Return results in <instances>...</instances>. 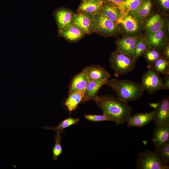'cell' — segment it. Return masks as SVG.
I'll list each match as a JSON object with an SVG mask.
<instances>
[{
    "label": "cell",
    "mask_w": 169,
    "mask_h": 169,
    "mask_svg": "<svg viewBox=\"0 0 169 169\" xmlns=\"http://www.w3.org/2000/svg\"><path fill=\"white\" fill-rule=\"evenodd\" d=\"M79 121V118H74L69 117L62 121L59 125L55 127H44L43 128L52 130L56 132L61 133L64 132V130L69 126L78 123Z\"/></svg>",
    "instance_id": "484cf974"
},
{
    "label": "cell",
    "mask_w": 169,
    "mask_h": 169,
    "mask_svg": "<svg viewBox=\"0 0 169 169\" xmlns=\"http://www.w3.org/2000/svg\"><path fill=\"white\" fill-rule=\"evenodd\" d=\"M164 33L163 28L149 35H147L146 40L149 48L158 49L164 47Z\"/></svg>",
    "instance_id": "7402d4cb"
},
{
    "label": "cell",
    "mask_w": 169,
    "mask_h": 169,
    "mask_svg": "<svg viewBox=\"0 0 169 169\" xmlns=\"http://www.w3.org/2000/svg\"><path fill=\"white\" fill-rule=\"evenodd\" d=\"M152 6L151 0H144L135 11L130 13L134 17L140 20L145 18L150 13Z\"/></svg>",
    "instance_id": "cb8c5ba5"
},
{
    "label": "cell",
    "mask_w": 169,
    "mask_h": 169,
    "mask_svg": "<svg viewBox=\"0 0 169 169\" xmlns=\"http://www.w3.org/2000/svg\"><path fill=\"white\" fill-rule=\"evenodd\" d=\"M163 54L164 56V58L168 60L169 59V46L167 45L164 48Z\"/></svg>",
    "instance_id": "836d02e7"
},
{
    "label": "cell",
    "mask_w": 169,
    "mask_h": 169,
    "mask_svg": "<svg viewBox=\"0 0 169 169\" xmlns=\"http://www.w3.org/2000/svg\"><path fill=\"white\" fill-rule=\"evenodd\" d=\"M60 36L70 42H75L82 38L85 34L75 25L71 24L64 29L58 31Z\"/></svg>",
    "instance_id": "e0dca14e"
},
{
    "label": "cell",
    "mask_w": 169,
    "mask_h": 169,
    "mask_svg": "<svg viewBox=\"0 0 169 169\" xmlns=\"http://www.w3.org/2000/svg\"><path fill=\"white\" fill-rule=\"evenodd\" d=\"M143 0H123L116 5L119 9L121 14H123L135 11L140 7Z\"/></svg>",
    "instance_id": "603a6c76"
},
{
    "label": "cell",
    "mask_w": 169,
    "mask_h": 169,
    "mask_svg": "<svg viewBox=\"0 0 169 169\" xmlns=\"http://www.w3.org/2000/svg\"><path fill=\"white\" fill-rule=\"evenodd\" d=\"M105 85L115 93L119 99L127 103L138 100L145 90L141 83L128 80L111 79Z\"/></svg>",
    "instance_id": "7a4b0ae2"
},
{
    "label": "cell",
    "mask_w": 169,
    "mask_h": 169,
    "mask_svg": "<svg viewBox=\"0 0 169 169\" xmlns=\"http://www.w3.org/2000/svg\"><path fill=\"white\" fill-rule=\"evenodd\" d=\"M108 80H96L89 82L85 89L84 97L81 102L84 103L93 100L98 95V93L101 88L105 84Z\"/></svg>",
    "instance_id": "5bb4252c"
},
{
    "label": "cell",
    "mask_w": 169,
    "mask_h": 169,
    "mask_svg": "<svg viewBox=\"0 0 169 169\" xmlns=\"http://www.w3.org/2000/svg\"><path fill=\"white\" fill-rule=\"evenodd\" d=\"M85 89L74 92L68 95L64 105L70 113L75 110L84 97Z\"/></svg>",
    "instance_id": "ffe728a7"
},
{
    "label": "cell",
    "mask_w": 169,
    "mask_h": 169,
    "mask_svg": "<svg viewBox=\"0 0 169 169\" xmlns=\"http://www.w3.org/2000/svg\"><path fill=\"white\" fill-rule=\"evenodd\" d=\"M58 26V31L62 30L72 24L75 14L70 10L62 8L57 9L53 13Z\"/></svg>",
    "instance_id": "ba28073f"
},
{
    "label": "cell",
    "mask_w": 169,
    "mask_h": 169,
    "mask_svg": "<svg viewBox=\"0 0 169 169\" xmlns=\"http://www.w3.org/2000/svg\"><path fill=\"white\" fill-rule=\"evenodd\" d=\"M89 81L86 73L83 69L72 79L69 86L68 95L74 92L85 89Z\"/></svg>",
    "instance_id": "2e32d148"
},
{
    "label": "cell",
    "mask_w": 169,
    "mask_h": 169,
    "mask_svg": "<svg viewBox=\"0 0 169 169\" xmlns=\"http://www.w3.org/2000/svg\"><path fill=\"white\" fill-rule=\"evenodd\" d=\"M84 117L86 120L93 122L109 121H113V120L110 117L103 114L102 115L86 114Z\"/></svg>",
    "instance_id": "4dcf8cb0"
},
{
    "label": "cell",
    "mask_w": 169,
    "mask_h": 169,
    "mask_svg": "<svg viewBox=\"0 0 169 169\" xmlns=\"http://www.w3.org/2000/svg\"><path fill=\"white\" fill-rule=\"evenodd\" d=\"M103 2L82 1L78 8L77 13L95 15L100 11Z\"/></svg>",
    "instance_id": "d6986e66"
},
{
    "label": "cell",
    "mask_w": 169,
    "mask_h": 169,
    "mask_svg": "<svg viewBox=\"0 0 169 169\" xmlns=\"http://www.w3.org/2000/svg\"><path fill=\"white\" fill-rule=\"evenodd\" d=\"M100 11L116 24L121 13L116 4L110 1H104Z\"/></svg>",
    "instance_id": "ac0fdd59"
},
{
    "label": "cell",
    "mask_w": 169,
    "mask_h": 169,
    "mask_svg": "<svg viewBox=\"0 0 169 169\" xmlns=\"http://www.w3.org/2000/svg\"><path fill=\"white\" fill-rule=\"evenodd\" d=\"M158 49L155 48H149L144 54L148 62V69L151 68L156 60L162 57Z\"/></svg>",
    "instance_id": "83f0119b"
},
{
    "label": "cell",
    "mask_w": 169,
    "mask_h": 169,
    "mask_svg": "<svg viewBox=\"0 0 169 169\" xmlns=\"http://www.w3.org/2000/svg\"><path fill=\"white\" fill-rule=\"evenodd\" d=\"M153 121L156 126L169 125V98L163 97L154 110Z\"/></svg>",
    "instance_id": "52a82bcc"
},
{
    "label": "cell",
    "mask_w": 169,
    "mask_h": 169,
    "mask_svg": "<svg viewBox=\"0 0 169 169\" xmlns=\"http://www.w3.org/2000/svg\"><path fill=\"white\" fill-rule=\"evenodd\" d=\"M154 151L164 163L168 165L169 163V141L156 147Z\"/></svg>",
    "instance_id": "4316f807"
},
{
    "label": "cell",
    "mask_w": 169,
    "mask_h": 169,
    "mask_svg": "<svg viewBox=\"0 0 169 169\" xmlns=\"http://www.w3.org/2000/svg\"><path fill=\"white\" fill-rule=\"evenodd\" d=\"M136 168L168 169L169 166L164 163L154 151L146 150L139 154Z\"/></svg>",
    "instance_id": "277c9868"
},
{
    "label": "cell",
    "mask_w": 169,
    "mask_h": 169,
    "mask_svg": "<svg viewBox=\"0 0 169 169\" xmlns=\"http://www.w3.org/2000/svg\"><path fill=\"white\" fill-rule=\"evenodd\" d=\"M141 84L145 90L151 94L163 90L164 83L162 79L151 68L148 69L142 74Z\"/></svg>",
    "instance_id": "8992f818"
},
{
    "label": "cell",
    "mask_w": 169,
    "mask_h": 169,
    "mask_svg": "<svg viewBox=\"0 0 169 169\" xmlns=\"http://www.w3.org/2000/svg\"><path fill=\"white\" fill-rule=\"evenodd\" d=\"M123 0H104V1H110L115 4H116L121 2Z\"/></svg>",
    "instance_id": "e575fe53"
},
{
    "label": "cell",
    "mask_w": 169,
    "mask_h": 169,
    "mask_svg": "<svg viewBox=\"0 0 169 169\" xmlns=\"http://www.w3.org/2000/svg\"><path fill=\"white\" fill-rule=\"evenodd\" d=\"M159 5L163 8L168 10L169 9V0H157Z\"/></svg>",
    "instance_id": "1f68e13d"
},
{
    "label": "cell",
    "mask_w": 169,
    "mask_h": 169,
    "mask_svg": "<svg viewBox=\"0 0 169 169\" xmlns=\"http://www.w3.org/2000/svg\"><path fill=\"white\" fill-rule=\"evenodd\" d=\"M149 48L146 40L142 39H138L135 47L133 58L136 61Z\"/></svg>",
    "instance_id": "f1b7e54d"
},
{
    "label": "cell",
    "mask_w": 169,
    "mask_h": 169,
    "mask_svg": "<svg viewBox=\"0 0 169 169\" xmlns=\"http://www.w3.org/2000/svg\"><path fill=\"white\" fill-rule=\"evenodd\" d=\"M85 70L89 81L103 79L109 80L110 74L104 67L97 65L87 66Z\"/></svg>",
    "instance_id": "7c38bea8"
},
{
    "label": "cell",
    "mask_w": 169,
    "mask_h": 169,
    "mask_svg": "<svg viewBox=\"0 0 169 169\" xmlns=\"http://www.w3.org/2000/svg\"><path fill=\"white\" fill-rule=\"evenodd\" d=\"M165 82H163V90L169 89V74L165 75Z\"/></svg>",
    "instance_id": "d6a6232c"
},
{
    "label": "cell",
    "mask_w": 169,
    "mask_h": 169,
    "mask_svg": "<svg viewBox=\"0 0 169 169\" xmlns=\"http://www.w3.org/2000/svg\"><path fill=\"white\" fill-rule=\"evenodd\" d=\"M149 105L152 107L154 108L155 109L156 108L157 105H158V102L157 103H149Z\"/></svg>",
    "instance_id": "d590c367"
},
{
    "label": "cell",
    "mask_w": 169,
    "mask_h": 169,
    "mask_svg": "<svg viewBox=\"0 0 169 169\" xmlns=\"http://www.w3.org/2000/svg\"><path fill=\"white\" fill-rule=\"evenodd\" d=\"M140 20L133 16L130 13L121 14L116 24H120L125 31L129 33L136 32L140 27Z\"/></svg>",
    "instance_id": "30bf717a"
},
{
    "label": "cell",
    "mask_w": 169,
    "mask_h": 169,
    "mask_svg": "<svg viewBox=\"0 0 169 169\" xmlns=\"http://www.w3.org/2000/svg\"><path fill=\"white\" fill-rule=\"evenodd\" d=\"M82 1H88L91 2H99V1H104V0H81Z\"/></svg>",
    "instance_id": "8d00e7d4"
},
{
    "label": "cell",
    "mask_w": 169,
    "mask_h": 169,
    "mask_svg": "<svg viewBox=\"0 0 169 169\" xmlns=\"http://www.w3.org/2000/svg\"><path fill=\"white\" fill-rule=\"evenodd\" d=\"M93 100L102 110L103 114L112 118L117 125L126 122L131 115V107L127 102L114 95H97Z\"/></svg>",
    "instance_id": "6da1fadb"
},
{
    "label": "cell",
    "mask_w": 169,
    "mask_h": 169,
    "mask_svg": "<svg viewBox=\"0 0 169 169\" xmlns=\"http://www.w3.org/2000/svg\"><path fill=\"white\" fill-rule=\"evenodd\" d=\"M61 134V133L57 132L55 136V143L52 150V156L54 160H57L63 152L60 143L62 138Z\"/></svg>",
    "instance_id": "f546056e"
},
{
    "label": "cell",
    "mask_w": 169,
    "mask_h": 169,
    "mask_svg": "<svg viewBox=\"0 0 169 169\" xmlns=\"http://www.w3.org/2000/svg\"><path fill=\"white\" fill-rule=\"evenodd\" d=\"M138 39L137 36L126 37L120 39L116 43V50L133 58L135 47Z\"/></svg>",
    "instance_id": "4fadbf2b"
},
{
    "label": "cell",
    "mask_w": 169,
    "mask_h": 169,
    "mask_svg": "<svg viewBox=\"0 0 169 169\" xmlns=\"http://www.w3.org/2000/svg\"><path fill=\"white\" fill-rule=\"evenodd\" d=\"M151 68L159 75L161 74L165 76L169 74V61L163 57L156 60Z\"/></svg>",
    "instance_id": "d4e9b609"
},
{
    "label": "cell",
    "mask_w": 169,
    "mask_h": 169,
    "mask_svg": "<svg viewBox=\"0 0 169 169\" xmlns=\"http://www.w3.org/2000/svg\"><path fill=\"white\" fill-rule=\"evenodd\" d=\"M93 32L105 35H112L118 31L117 25L102 12L93 15Z\"/></svg>",
    "instance_id": "5b68a950"
},
{
    "label": "cell",
    "mask_w": 169,
    "mask_h": 169,
    "mask_svg": "<svg viewBox=\"0 0 169 169\" xmlns=\"http://www.w3.org/2000/svg\"><path fill=\"white\" fill-rule=\"evenodd\" d=\"M151 141L156 147L169 141V125L156 126L153 131Z\"/></svg>",
    "instance_id": "9a60e30c"
},
{
    "label": "cell",
    "mask_w": 169,
    "mask_h": 169,
    "mask_svg": "<svg viewBox=\"0 0 169 169\" xmlns=\"http://www.w3.org/2000/svg\"><path fill=\"white\" fill-rule=\"evenodd\" d=\"M154 111L144 113H138L129 117L126 122L128 127H141L153 120Z\"/></svg>",
    "instance_id": "8fae6325"
},
{
    "label": "cell",
    "mask_w": 169,
    "mask_h": 169,
    "mask_svg": "<svg viewBox=\"0 0 169 169\" xmlns=\"http://www.w3.org/2000/svg\"><path fill=\"white\" fill-rule=\"evenodd\" d=\"M163 20L160 15H154L147 20L145 24L147 35L152 34L163 28Z\"/></svg>",
    "instance_id": "44dd1931"
},
{
    "label": "cell",
    "mask_w": 169,
    "mask_h": 169,
    "mask_svg": "<svg viewBox=\"0 0 169 169\" xmlns=\"http://www.w3.org/2000/svg\"><path fill=\"white\" fill-rule=\"evenodd\" d=\"M109 61L116 77L132 71L135 67L136 61L132 57L117 50L112 53Z\"/></svg>",
    "instance_id": "3957f363"
},
{
    "label": "cell",
    "mask_w": 169,
    "mask_h": 169,
    "mask_svg": "<svg viewBox=\"0 0 169 169\" xmlns=\"http://www.w3.org/2000/svg\"><path fill=\"white\" fill-rule=\"evenodd\" d=\"M85 34L93 32V15L82 13H77L73 23Z\"/></svg>",
    "instance_id": "9c48e42d"
}]
</instances>
